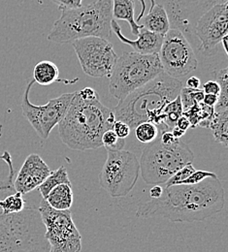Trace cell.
I'll return each mask as SVG.
<instances>
[{"label": "cell", "instance_id": "1", "mask_svg": "<svg viewBox=\"0 0 228 252\" xmlns=\"http://www.w3.org/2000/svg\"><path fill=\"white\" fill-rule=\"evenodd\" d=\"M226 204L225 189L219 178L197 185H177L163 189V195L140 203L136 218L163 217L173 222H200L221 213Z\"/></svg>", "mask_w": 228, "mask_h": 252}, {"label": "cell", "instance_id": "2", "mask_svg": "<svg viewBox=\"0 0 228 252\" xmlns=\"http://www.w3.org/2000/svg\"><path fill=\"white\" fill-rule=\"evenodd\" d=\"M115 122L113 110L99 98L84 100L75 92L65 118L58 125L59 133L62 142L71 150H98L102 147L103 133L112 129Z\"/></svg>", "mask_w": 228, "mask_h": 252}, {"label": "cell", "instance_id": "3", "mask_svg": "<svg viewBox=\"0 0 228 252\" xmlns=\"http://www.w3.org/2000/svg\"><path fill=\"white\" fill-rule=\"evenodd\" d=\"M183 83L162 73L142 88L134 91L113 109L116 121L126 123L134 129L144 122H150L158 126L159 131H170L165 125L166 116L163 113L164 107L176 99Z\"/></svg>", "mask_w": 228, "mask_h": 252}, {"label": "cell", "instance_id": "4", "mask_svg": "<svg viewBox=\"0 0 228 252\" xmlns=\"http://www.w3.org/2000/svg\"><path fill=\"white\" fill-rule=\"evenodd\" d=\"M113 0H97L91 4L76 9L63 10L48 40L56 44H67L86 37H100L109 39Z\"/></svg>", "mask_w": 228, "mask_h": 252}, {"label": "cell", "instance_id": "5", "mask_svg": "<svg viewBox=\"0 0 228 252\" xmlns=\"http://www.w3.org/2000/svg\"><path fill=\"white\" fill-rule=\"evenodd\" d=\"M45 232L38 209L26 207L8 215L0 211V252H50Z\"/></svg>", "mask_w": 228, "mask_h": 252}, {"label": "cell", "instance_id": "6", "mask_svg": "<svg viewBox=\"0 0 228 252\" xmlns=\"http://www.w3.org/2000/svg\"><path fill=\"white\" fill-rule=\"evenodd\" d=\"M194 159L193 151L180 139L172 145H165L158 136L154 142L147 145L142 153L139 161L140 173L146 184L162 186Z\"/></svg>", "mask_w": 228, "mask_h": 252}, {"label": "cell", "instance_id": "7", "mask_svg": "<svg viewBox=\"0 0 228 252\" xmlns=\"http://www.w3.org/2000/svg\"><path fill=\"white\" fill-rule=\"evenodd\" d=\"M162 73L163 65L158 54L124 53L119 57L109 78V92L118 101H122Z\"/></svg>", "mask_w": 228, "mask_h": 252}, {"label": "cell", "instance_id": "8", "mask_svg": "<svg viewBox=\"0 0 228 252\" xmlns=\"http://www.w3.org/2000/svg\"><path fill=\"white\" fill-rule=\"evenodd\" d=\"M140 175L137 157L129 151H109L99 184L111 197H126L134 189Z\"/></svg>", "mask_w": 228, "mask_h": 252}, {"label": "cell", "instance_id": "9", "mask_svg": "<svg viewBox=\"0 0 228 252\" xmlns=\"http://www.w3.org/2000/svg\"><path fill=\"white\" fill-rule=\"evenodd\" d=\"M38 211L45 225V237L50 245V252H81L82 236L70 210H55L42 198Z\"/></svg>", "mask_w": 228, "mask_h": 252}, {"label": "cell", "instance_id": "10", "mask_svg": "<svg viewBox=\"0 0 228 252\" xmlns=\"http://www.w3.org/2000/svg\"><path fill=\"white\" fill-rule=\"evenodd\" d=\"M71 44L86 75L94 78H110L119 59L112 43L100 37H86Z\"/></svg>", "mask_w": 228, "mask_h": 252}, {"label": "cell", "instance_id": "11", "mask_svg": "<svg viewBox=\"0 0 228 252\" xmlns=\"http://www.w3.org/2000/svg\"><path fill=\"white\" fill-rule=\"evenodd\" d=\"M34 83L33 79L27 86L22 98V110L38 136L42 140H47L52 130L65 118L75 93L64 94L50 99L46 105L37 106L30 100V93Z\"/></svg>", "mask_w": 228, "mask_h": 252}, {"label": "cell", "instance_id": "12", "mask_svg": "<svg viewBox=\"0 0 228 252\" xmlns=\"http://www.w3.org/2000/svg\"><path fill=\"white\" fill-rule=\"evenodd\" d=\"M158 56L163 72L175 79L185 77L198 67L193 45L178 29H170L164 35Z\"/></svg>", "mask_w": 228, "mask_h": 252}, {"label": "cell", "instance_id": "13", "mask_svg": "<svg viewBox=\"0 0 228 252\" xmlns=\"http://www.w3.org/2000/svg\"><path fill=\"white\" fill-rule=\"evenodd\" d=\"M163 5L167 12L171 29H178L184 33L191 44L198 48L195 28L198 19L211 7L228 2V0H155Z\"/></svg>", "mask_w": 228, "mask_h": 252}, {"label": "cell", "instance_id": "14", "mask_svg": "<svg viewBox=\"0 0 228 252\" xmlns=\"http://www.w3.org/2000/svg\"><path fill=\"white\" fill-rule=\"evenodd\" d=\"M228 4L225 2L211 7L196 23L197 50L204 56H213L222 39L228 35Z\"/></svg>", "mask_w": 228, "mask_h": 252}, {"label": "cell", "instance_id": "15", "mask_svg": "<svg viewBox=\"0 0 228 252\" xmlns=\"http://www.w3.org/2000/svg\"><path fill=\"white\" fill-rule=\"evenodd\" d=\"M50 167L40 156L33 154L25 160L17 178L13 183L16 192L26 195L32 192L47 179L51 174Z\"/></svg>", "mask_w": 228, "mask_h": 252}, {"label": "cell", "instance_id": "16", "mask_svg": "<svg viewBox=\"0 0 228 252\" xmlns=\"http://www.w3.org/2000/svg\"><path fill=\"white\" fill-rule=\"evenodd\" d=\"M111 31L114 32L117 37L120 39V41L130 46L134 52L143 55L159 54L164 37L159 33L149 32L142 28L137 35V39L131 40L123 34L120 25L114 19L111 23Z\"/></svg>", "mask_w": 228, "mask_h": 252}, {"label": "cell", "instance_id": "17", "mask_svg": "<svg viewBox=\"0 0 228 252\" xmlns=\"http://www.w3.org/2000/svg\"><path fill=\"white\" fill-rule=\"evenodd\" d=\"M33 80L40 86H50L58 82L65 85H73L79 81V78H75L74 80L60 79L58 66L50 61H42L33 68Z\"/></svg>", "mask_w": 228, "mask_h": 252}, {"label": "cell", "instance_id": "18", "mask_svg": "<svg viewBox=\"0 0 228 252\" xmlns=\"http://www.w3.org/2000/svg\"><path fill=\"white\" fill-rule=\"evenodd\" d=\"M139 23L142 24L145 30L159 33L163 36L171 29L167 12L163 5L159 3H156L151 7L149 13L144 15Z\"/></svg>", "mask_w": 228, "mask_h": 252}, {"label": "cell", "instance_id": "19", "mask_svg": "<svg viewBox=\"0 0 228 252\" xmlns=\"http://www.w3.org/2000/svg\"><path fill=\"white\" fill-rule=\"evenodd\" d=\"M45 200L55 210H70L73 205L72 184H63L56 187L50 191Z\"/></svg>", "mask_w": 228, "mask_h": 252}, {"label": "cell", "instance_id": "20", "mask_svg": "<svg viewBox=\"0 0 228 252\" xmlns=\"http://www.w3.org/2000/svg\"><path fill=\"white\" fill-rule=\"evenodd\" d=\"M112 15L113 19L128 22L130 27L131 33L135 36L138 35L139 31L143 28L142 25L137 24L135 21L133 0H113Z\"/></svg>", "mask_w": 228, "mask_h": 252}, {"label": "cell", "instance_id": "21", "mask_svg": "<svg viewBox=\"0 0 228 252\" xmlns=\"http://www.w3.org/2000/svg\"><path fill=\"white\" fill-rule=\"evenodd\" d=\"M228 111L215 113L209 128L212 130L215 140L228 148Z\"/></svg>", "mask_w": 228, "mask_h": 252}, {"label": "cell", "instance_id": "22", "mask_svg": "<svg viewBox=\"0 0 228 252\" xmlns=\"http://www.w3.org/2000/svg\"><path fill=\"white\" fill-rule=\"evenodd\" d=\"M63 184H71L68 177L67 169L65 166H61L56 171L51 172L47 179L38 187V190L41 193L42 198L46 199L52 189Z\"/></svg>", "mask_w": 228, "mask_h": 252}, {"label": "cell", "instance_id": "23", "mask_svg": "<svg viewBox=\"0 0 228 252\" xmlns=\"http://www.w3.org/2000/svg\"><path fill=\"white\" fill-rule=\"evenodd\" d=\"M216 81L221 87V94L219 95V100L214 107L215 113H221L228 111V68H224L215 71Z\"/></svg>", "mask_w": 228, "mask_h": 252}, {"label": "cell", "instance_id": "24", "mask_svg": "<svg viewBox=\"0 0 228 252\" xmlns=\"http://www.w3.org/2000/svg\"><path fill=\"white\" fill-rule=\"evenodd\" d=\"M183 106L181 102L180 95L174 99L173 101L169 102L163 109V113L166 116V120L164 125L171 131L175 126L179 118L183 115Z\"/></svg>", "mask_w": 228, "mask_h": 252}, {"label": "cell", "instance_id": "25", "mask_svg": "<svg viewBox=\"0 0 228 252\" xmlns=\"http://www.w3.org/2000/svg\"><path fill=\"white\" fill-rule=\"evenodd\" d=\"M23 196L21 193L16 192L0 200V211L6 215L22 212L26 208V201Z\"/></svg>", "mask_w": 228, "mask_h": 252}, {"label": "cell", "instance_id": "26", "mask_svg": "<svg viewBox=\"0 0 228 252\" xmlns=\"http://www.w3.org/2000/svg\"><path fill=\"white\" fill-rule=\"evenodd\" d=\"M134 129H135V136L137 140L147 145L154 142L160 134L158 126L150 122L141 123Z\"/></svg>", "mask_w": 228, "mask_h": 252}, {"label": "cell", "instance_id": "27", "mask_svg": "<svg viewBox=\"0 0 228 252\" xmlns=\"http://www.w3.org/2000/svg\"><path fill=\"white\" fill-rule=\"evenodd\" d=\"M101 142L102 146H104L107 152L124 150V147L126 145L125 139H120L112 129L106 130L103 133Z\"/></svg>", "mask_w": 228, "mask_h": 252}, {"label": "cell", "instance_id": "28", "mask_svg": "<svg viewBox=\"0 0 228 252\" xmlns=\"http://www.w3.org/2000/svg\"><path fill=\"white\" fill-rule=\"evenodd\" d=\"M195 171V167L193 166L192 163H189V164L185 165V166L182 167L180 170H178V171L164 184L165 188L180 185L183 181H185L186 179H188Z\"/></svg>", "mask_w": 228, "mask_h": 252}, {"label": "cell", "instance_id": "29", "mask_svg": "<svg viewBox=\"0 0 228 252\" xmlns=\"http://www.w3.org/2000/svg\"><path fill=\"white\" fill-rule=\"evenodd\" d=\"M217 177L218 176L213 172L203 171V170H195L188 179L183 181L180 185H197V184L203 182L204 180H206L208 178H217Z\"/></svg>", "mask_w": 228, "mask_h": 252}, {"label": "cell", "instance_id": "30", "mask_svg": "<svg viewBox=\"0 0 228 252\" xmlns=\"http://www.w3.org/2000/svg\"><path fill=\"white\" fill-rule=\"evenodd\" d=\"M183 115L188 118V120L191 123V127L192 128H196L199 126L200 122L202 121V116H201V109H200V104L195 103L193 107H191L189 110L184 111Z\"/></svg>", "mask_w": 228, "mask_h": 252}, {"label": "cell", "instance_id": "31", "mask_svg": "<svg viewBox=\"0 0 228 252\" xmlns=\"http://www.w3.org/2000/svg\"><path fill=\"white\" fill-rule=\"evenodd\" d=\"M195 90H192L189 88H183L180 92V98H181V102H182V106H183V110L187 111L189 110L191 107H193L196 102L194 98V94H195Z\"/></svg>", "mask_w": 228, "mask_h": 252}, {"label": "cell", "instance_id": "32", "mask_svg": "<svg viewBox=\"0 0 228 252\" xmlns=\"http://www.w3.org/2000/svg\"><path fill=\"white\" fill-rule=\"evenodd\" d=\"M112 130L116 133V135L120 139H127L130 134V127L128 126L126 123L121 121H116L113 125Z\"/></svg>", "mask_w": 228, "mask_h": 252}, {"label": "cell", "instance_id": "33", "mask_svg": "<svg viewBox=\"0 0 228 252\" xmlns=\"http://www.w3.org/2000/svg\"><path fill=\"white\" fill-rule=\"evenodd\" d=\"M61 11L76 9L82 6V0H52Z\"/></svg>", "mask_w": 228, "mask_h": 252}, {"label": "cell", "instance_id": "34", "mask_svg": "<svg viewBox=\"0 0 228 252\" xmlns=\"http://www.w3.org/2000/svg\"><path fill=\"white\" fill-rule=\"evenodd\" d=\"M202 91L205 94L220 95L221 94V87L217 81H208L203 85Z\"/></svg>", "mask_w": 228, "mask_h": 252}, {"label": "cell", "instance_id": "35", "mask_svg": "<svg viewBox=\"0 0 228 252\" xmlns=\"http://www.w3.org/2000/svg\"><path fill=\"white\" fill-rule=\"evenodd\" d=\"M78 94L84 100H96L99 98L98 92L93 88H85L84 90L78 92Z\"/></svg>", "mask_w": 228, "mask_h": 252}, {"label": "cell", "instance_id": "36", "mask_svg": "<svg viewBox=\"0 0 228 252\" xmlns=\"http://www.w3.org/2000/svg\"><path fill=\"white\" fill-rule=\"evenodd\" d=\"M218 100H219V96L215 94H204V98H203V101L202 103L206 106H209V107H215L216 104L218 103Z\"/></svg>", "mask_w": 228, "mask_h": 252}, {"label": "cell", "instance_id": "37", "mask_svg": "<svg viewBox=\"0 0 228 252\" xmlns=\"http://www.w3.org/2000/svg\"><path fill=\"white\" fill-rule=\"evenodd\" d=\"M176 126L179 127L180 129H182V130H184V131L187 132V130L191 127V123H190V121L188 120L187 117H185L184 115H182V116L179 118V120L177 121Z\"/></svg>", "mask_w": 228, "mask_h": 252}, {"label": "cell", "instance_id": "38", "mask_svg": "<svg viewBox=\"0 0 228 252\" xmlns=\"http://www.w3.org/2000/svg\"><path fill=\"white\" fill-rule=\"evenodd\" d=\"M201 86V81L197 77H191L187 81V86L186 88L192 89V90H199Z\"/></svg>", "mask_w": 228, "mask_h": 252}, {"label": "cell", "instance_id": "39", "mask_svg": "<svg viewBox=\"0 0 228 252\" xmlns=\"http://www.w3.org/2000/svg\"><path fill=\"white\" fill-rule=\"evenodd\" d=\"M163 193V188L160 185L154 186L152 189H150V196L152 199H158L160 198Z\"/></svg>", "mask_w": 228, "mask_h": 252}, {"label": "cell", "instance_id": "40", "mask_svg": "<svg viewBox=\"0 0 228 252\" xmlns=\"http://www.w3.org/2000/svg\"><path fill=\"white\" fill-rule=\"evenodd\" d=\"M139 1L141 3V12H140V14H139V16L137 18V21H136L137 24H139L141 19L144 17L145 11H146V2H145V0H139ZM155 4H156V1L155 0H151V7H153Z\"/></svg>", "mask_w": 228, "mask_h": 252}, {"label": "cell", "instance_id": "41", "mask_svg": "<svg viewBox=\"0 0 228 252\" xmlns=\"http://www.w3.org/2000/svg\"><path fill=\"white\" fill-rule=\"evenodd\" d=\"M204 92L202 90H195V94H194V98H195V101L196 103H201L203 101V98H204Z\"/></svg>", "mask_w": 228, "mask_h": 252}, {"label": "cell", "instance_id": "42", "mask_svg": "<svg viewBox=\"0 0 228 252\" xmlns=\"http://www.w3.org/2000/svg\"><path fill=\"white\" fill-rule=\"evenodd\" d=\"M171 132H172V134H173L176 138H178V139H181V138L186 134V131L180 129V128L177 127V126H175V127L171 130Z\"/></svg>", "mask_w": 228, "mask_h": 252}, {"label": "cell", "instance_id": "43", "mask_svg": "<svg viewBox=\"0 0 228 252\" xmlns=\"http://www.w3.org/2000/svg\"><path fill=\"white\" fill-rule=\"evenodd\" d=\"M228 36H225L223 39H222V41H221V44L223 45V48H224V50H225V52H226V54L228 55Z\"/></svg>", "mask_w": 228, "mask_h": 252}]
</instances>
